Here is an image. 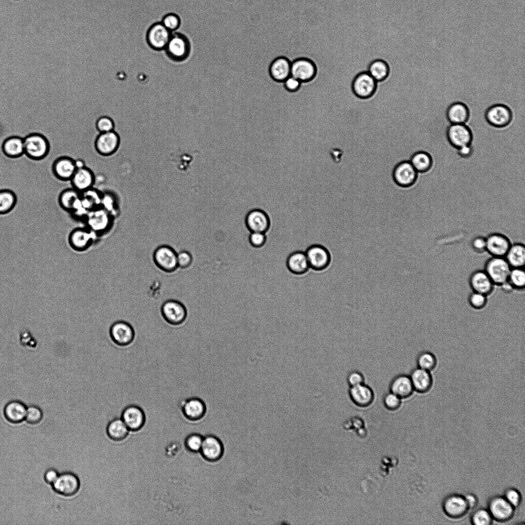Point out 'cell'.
I'll use <instances>...</instances> for the list:
<instances>
[{
    "mask_svg": "<svg viewBox=\"0 0 525 525\" xmlns=\"http://www.w3.org/2000/svg\"><path fill=\"white\" fill-rule=\"evenodd\" d=\"M504 497L514 508L517 507L521 501L520 493L513 488L508 489L505 492Z\"/></svg>",
    "mask_w": 525,
    "mask_h": 525,
    "instance_id": "52",
    "label": "cell"
},
{
    "mask_svg": "<svg viewBox=\"0 0 525 525\" xmlns=\"http://www.w3.org/2000/svg\"><path fill=\"white\" fill-rule=\"evenodd\" d=\"M120 418L129 431H136L144 425L146 415L143 408L136 404L131 403L122 410Z\"/></svg>",
    "mask_w": 525,
    "mask_h": 525,
    "instance_id": "14",
    "label": "cell"
},
{
    "mask_svg": "<svg viewBox=\"0 0 525 525\" xmlns=\"http://www.w3.org/2000/svg\"><path fill=\"white\" fill-rule=\"evenodd\" d=\"M153 258L156 266L162 271L171 273L178 267L177 253L168 245H161L154 250Z\"/></svg>",
    "mask_w": 525,
    "mask_h": 525,
    "instance_id": "10",
    "label": "cell"
},
{
    "mask_svg": "<svg viewBox=\"0 0 525 525\" xmlns=\"http://www.w3.org/2000/svg\"><path fill=\"white\" fill-rule=\"evenodd\" d=\"M267 241L266 233L261 232H250L249 236L250 244L254 248H259L263 247Z\"/></svg>",
    "mask_w": 525,
    "mask_h": 525,
    "instance_id": "50",
    "label": "cell"
},
{
    "mask_svg": "<svg viewBox=\"0 0 525 525\" xmlns=\"http://www.w3.org/2000/svg\"><path fill=\"white\" fill-rule=\"evenodd\" d=\"M15 194L9 189L0 190V214L10 212L16 203Z\"/></svg>",
    "mask_w": 525,
    "mask_h": 525,
    "instance_id": "38",
    "label": "cell"
},
{
    "mask_svg": "<svg viewBox=\"0 0 525 525\" xmlns=\"http://www.w3.org/2000/svg\"><path fill=\"white\" fill-rule=\"evenodd\" d=\"M2 150L8 157L14 158L24 154V138L12 136L7 138L3 143Z\"/></svg>",
    "mask_w": 525,
    "mask_h": 525,
    "instance_id": "32",
    "label": "cell"
},
{
    "mask_svg": "<svg viewBox=\"0 0 525 525\" xmlns=\"http://www.w3.org/2000/svg\"><path fill=\"white\" fill-rule=\"evenodd\" d=\"M80 197L81 193L75 189H66L60 193L59 196V203L64 209L73 211L75 205Z\"/></svg>",
    "mask_w": 525,
    "mask_h": 525,
    "instance_id": "37",
    "label": "cell"
},
{
    "mask_svg": "<svg viewBox=\"0 0 525 525\" xmlns=\"http://www.w3.org/2000/svg\"><path fill=\"white\" fill-rule=\"evenodd\" d=\"M315 64L307 58H299L291 63V75L300 82L312 80L316 75Z\"/></svg>",
    "mask_w": 525,
    "mask_h": 525,
    "instance_id": "18",
    "label": "cell"
},
{
    "mask_svg": "<svg viewBox=\"0 0 525 525\" xmlns=\"http://www.w3.org/2000/svg\"><path fill=\"white\" fill-rule=\"evenodd\" d=\"M75 163L77 169L82 168L86 166L84 161L80 159L75 160Z\"/></svg>",
    "mask_w": 525,
    "mask_h": 525,
    "instance_id": "59",
    "label": "cell"
},
{
    "mask_svg": "<svg viewBox=\"0 0 525 525\" xmlns=\"http://www.w3.org/2000/svg\"><path fill=\"white\" fill-rule=\"evenodd\" d=\"M310 268L316 271L326 270L330 266L331 256L329 251L319 244L310 246L305 252Z\"/></svg>",
    "mask_w": 525,
    "mask_h": 525,
    "instance_id": "9",
    "label": "cell"
},
{
    "mask_svg": "<svg viewBox=\"0 0 525 525\" xmlns=\"http://www.w3.org/2000/svg\"><path fill=\"white\" fill-rule=\"evenodd\" d=\"M473 148L471 145L461 147L457 150L458 154L461 157L467 158L469 157L473 153Z\"/></svg>",
    "mask_w": 525,
    "mask_h": 525,
    "instance_id": "56",
    "label": "cell"
},
{
    "mask_svg": "<svg viewBox=\"0 0 525 525\" xmlns=\"http://www.w3.org/2000/svg\"><path fill=\"white\" fill-rule=\"evenodd\" d=\"M91 236L88 232L84 230H76L70 236L72 245L77 249H83L89 244Z\"/></svg>",
    "mask_w": 525,
    "mask_h": 525,
    "instance_id": "41",
    "label": "cell"
},
{
    "mask_svg": "<svg viewBox=\"0 0 525 525\" xmlns=\"http://www.w3.org/2000/svg\"><path fill=\"white\" fill-rule=\"evenodd\" d=\"M109 336L112 341L119 347H127L132 344L135 339V331L128 322L118 320L110 327Z\"/></svg>",
    "mask_w": 525,
    "mask_h": 525,
    "instance_id": "3",
    "label": "cell"
},
{
    "mask_svg": "<svg viewBox=\"0 0 525 525\" xmlns=\"http://www.w3.org/2000/svg\"><path fill=\"white\" fill-rule=\"evenodd\" d=\"M290 61L285 57L275 58L271 64L269 72L272 78L278 82H284L291 75Z\"/></svg>",
    "mask_w": 525,
    "mask_h": 525,
    "instance_id": "31",
    "label": "cell"
},
{
    "mask_svg": "<svg viewBox=\"0 0 525 525\" xmlns=\"http://www.w3.org/2000/svg\"><path fill=\"white\" fill-rule=\"evenodd\" d=\"M401 399L392 392L389 391L385 394L382 402L385 407L390 411L398 409L401 405Z\"/></svg>",
    "mask_w": 525,
    "mask_h": 525,
    "instance_id": "45",
    "label": "cell"
},
{
    "mask_svg": "<svg viewBox=\"0 0 525 525\" xmlns=\"http://www.w3.org/2000/svg\"><path fill=\"white\" fill-rule=\"evenodd\" d=\"M488 123L495 128H501L508 126L512 120L513 113L510 108L503 104L490 106L485 112Z\"/></svg>",
    "mask_w": 525,
    "mask_h": 525,
    "instance_id": "8",
    "label": "cell"
},
{
    "mask_svg": "<svg viewBox=\"0 0 525 525\" xmlns=\"http://www.w3.org/2000/svg\"><path fill=\"white\" fill-rule=\"evenodd\" d=\"M351 88L353 93L357 97L367 99L372 98L376 94L378 84L367 71H363L354 77Z\"/></svg>",
    "mask_w": 525,
    "mask_h": 525,
    "instance_id": "6",
    "label": "cell"
},
{
    "mask_svg": "<svg viewBox=\"0 0 525 525\" xmlns=\"http://www.w3.org/2000/svg\"><path fill=\"white\" fill-rule=\"evenodd\" d=\"M505 258L512 268H523L525 264V247L521 243L511 244Z\"/></svg>",
    "mask_w": 525,
    "mask_h": 525,
    "instance_id": "35",
    "label": "cell"
},
{
    "mask_svg": "<svg viewBox=\"0 0 525 525\" xmlns=\"http://www.w3.org/2000/svg\"><path fill=\"white\" fill-rule=\"evenodd\" d=\"M161 23L171 31H175L180 26V20L179 16L174 13H169L163 18Z\"/></svg>",
    "mask_w": 525,
    "mask_h": 525,
    "instance_id": "49",
    "label": "cell"
},
{
    "mask_svg": "<svg viewBox=\"0 0 525 525\" xmlns=\"http://www.w3.org/2000/svg\"><path fill=\"white\" fill-rule=\"evenodd\" d=\"M177 260L178 267L181 269H186L191 265L193 257L190 252L184 250L177 253Z\"/></svg>",
    "mask_w": 525,
    "mask_h": 525,
    "instance_id": "51",
    "label": "cell"
},
{
    "mask_svg": "<svg viewBox=\"0 0 525 525\" xmlns=\"http://www.w3.org/2000/svg\"><path fill=\"white\" fill-rule=\"evenodd\" d=\"M469 283L473 292L481 293L487 296L492 292L494 286L484 270L474 271L470 276Z\"/></svg>",
    "mask_w": 525,
    "mask_h": 525,
    "instance_id": "26",
    "label": "cell"
},
{
    "mask_svg": "<svg viewBox=\"0 0 525 525\" xmlns=\"http://www.w3.org/2000/svg\"><path fill=\"white\" fill-rule=\"evenodd\" d=\"M409 161L418 173H423L429 171L433 165L431 155L423 151L414 153L410 156Z\"/></svg>",
    "mask_w": 525,
    "mask_h": 525,
    "instance_id": "36",
    "label": "cell"
},
{
    "mask_svg": "<svg viewBox=\"0 0 525 525\" xmlns=\"http://www.w3.org/2000/svg\"><path fill=\"white\" fill-rule=\"evenodd\" d=\"M367 72L377 83H381L389 77L390 68L386 61L377 58L370 63Z\"/></svg>",
    "mask_w": 525,
    "mask_h": 525,
    "instance_id": "34",
    "label": "cell"
},
{
    "mask_svg": "<svg viewBox=\"0 0 525 525\" xmlns=\"http://www.w3.org/2000/svg\"><path fill=\"white\" fill-rule=\"evenodd\" d=\"M286 265L290 272L298 275L305 274L310 269L306 253L301 251L291 253L287 257Z\"/></svg>",
    "mask_w": 525,
    "mask_h": 525,
    "instance_id": "30",
    "label": "cell"
},
{
    "mask_svg": "<svg viewBox=\"0 0 525 525\" xmlns=\"http://www.w3.org/2000/svg\"><path fill=\"white\" fill-rule=\"evenodd\" d=\"M389 391L396 395L401 399L410 397L414 390L410 376L399 374L394 376L389 384Z\"/></svg>",
    "mask_w": 525,
    "mask_h": 525,
    "instance_id": "24",
    "label": "cell"
},
{
    "mask_svg": "<svg viewBox=\"0 0 525 525\" xmlns=\"http://www.w3.org/2000/svg\"><path fill=\"white\" fill-rule=\"evenodd\" d=\"M70 181L72 188L82 193L93 187L95 177L93 171L85 166L77 169Z\"/></svg>",
    "mask_w": 525,
    "mask_h": 525,
    "instance_id": "25",
    "label": "cell"
},
{
    "mask_svg": "<svg viewBox=\"0 0 525 525\" xmlns=\"http://www.w3.org/2000/svg\"><path fill=\"white\" fill-rule=\"evenodd\" d=\"M418 172L408 160L398 162L392 171V178L396 185L401 188L413 186L418 178Z\"/></svg>",
    "mask_w": 525,
    "mask_h": 525,
    "instance_id": "4",
    "label": "cell"
},
{
    "mask_svg": "<svg viewBox=\"0 0 525 525\" xmlns=\"http://www.w3.org/2000/svg\"><path fill=\"white\" fill-rule=\"evenodd\" d=\"M500 286L501 287L502 289L506 292H510L514 289L513 287L508 280L501 284Z\"/></svg>",
    "mask_w": 525,
    "mask_h": 525,
    "instance_id": "58",
    "label": "cell"
},
{
    "mask_svg": "<svg viewBox=\"0 0 525 525\" xmlns=\"http://www.w3.org/2000/svg\"><path fill=\"white\" fill-rule=\"evenodd\" d=\"M201 457L209 463L219 460L224 453V447L221 440L217 436L208 434L204 437L199 451Z\"/></svg>",
    "mask_w": 525,
    "mask_h": 525,
    "instance_id": "11",
    "label": "cell"
},
{
    "mask_svg": "<svg viewBox=\"0 0 525 525\" xmlns=\"http://www.w3.org/2000/svg\"><path fill=\"white\" fill-rule=\"evenodd\" d=\"M508 281L514 289H523L525 286V272L523 268H512L509 276Z\"/></svg>",
    "mask_w": 525,
    "mask_h": 525,
    "instance_id": "40",
    "label": "cell"
},
{
    "mask_svg": "<svg viewBox=\"0 0 525 525\" xmlns=\"http://www.w3.org/2000/svg\"><path fill=\"white\" fill-rule=\"evenodd\" d=\"M52 169L57 179L67 181L70 180L77 168L74 159L67 156H63L54 161Z\"/></svg>",
    "mask_w": 525,
    "mask_h": 525,
    "instance_id": "22",
    "label": "cell"
},
{
    "mask_svg": "<svg viewBox=\"0 0 525 525\" xmlns=\"http://www.w3.org/2000/svg\"><path fill=\"white\" fill-rule=\"evenodd\" d=\"M488 508L492 518L498 521L510 519L513 516L514 508L504 497L500 496L492 497L489 502Z\"/></svg>",
    "mask_w": 525,
    "mask_h": 525,
    "instance_id": "19",
    "label": "cell"
},
{
    "mask_svg": "<svg viewBox=\"0 0 525 525\" xmlns=\"http://www.w3.org/2000/svg\"><path fill=\"white\" fill-rule=\"evenodd\" d=\"M446 136L449 144L457 150L471 145L473 140L472 131L465 124H451L447 128Z\"/></svg>",
    "mask_w": 525,
    "mask_h": 525,
    "instance_id": "12",
    "label": "cell"
},
{
    "mask_svg": "<svg viewBox=\"0 0 525 525\" xmlns=\"http://www.w3.org/2000/svg\"><path fill=\"white\" fill-rule=\"evenodd\" d=\"M409 376L414 391L425 393L431 388L433 379L430 371L417 367L411 371Z\"/></svg>",
    "mask_w": 525,
    "mask_h": 525,
    "instance_id": "27",
    "label": "cell"
},
{
    "mask_svg": "<svg viewBox=\"0 0 525 525\" xmlns=\"http://www.w3.org/2000/svg\"><path fill=\"white\" fill-rule=\"evenodd\" d=\"M172 31L161 23L153 24L148 29L147 41L149 45L155 50L165 49L172 36Z\"/></svg>",
    "mask_w": 525,
    "mask_h": 525,
    "instance_id": "15",
    "label": "cell"
},
{
    "mask_svg": "<svg viewBox=\"0 0 525 525\" xmlns=\"http://www.w3.org/2000/svg\"><path fill=\"white\" fill-rule=\"evenodd\" d=\"M486 238V251L493 257H504L511 243L509 239L500 233H492Z\"/></svg>",
    "mask_w": 525,
    "mask_h": 525,
    "instance_id": "21",
    "label": "cell"
},
{
    "mask_svg": "<svg viewBox=\"0 0 525 525\" xmlns=\"http://www.w3.org/2000/svg\"><path fill=\"white\" fill-rule=\"evenodd\" d=\"M27 406L18 400L9 401L4 409V415L6 420L12 423L17 424L25 420Z\"/></svg>",
    "mask_w": 525,
    "mask_h": 525,
    "instance_id": "29",
    "label": "cell"
},
{
    "mask_svg": "<svg viewBox=\"0 0 525 525\" xmlns=\"http://www.w3.org/2000/svg\"><path fill=\"white\" fill-rule=\"evenodd\" d=\"M59 473L54 468L47 469L44 474V479L49 484L52 485L57 479Z\"/></svg>",
    "mask_w": 525,
    "mask_h": 525,
    "instance_id": "54",
    "label": "cell"
},
{
    "mask_svg": "<svg viewBox=\"0 0 525 525\" xmlns=\"http://www.w3.org/2000/svg\"><path fill=\"white\" fill-rule=\"evenodd\" d=\"M95 126L99 133H105L114 130V123L110 117L103 116L97 119Z\"/></svg>",
    "mask_w": 525,
    "mask_h": 525,
    "instance_id": "46",
    "label": "cell"
},
{
    "mask_svg": "<svg viewBox=\"0 0 525 525\" xmlns=\"http://www.w3.org/2000/svg\"><path fill=\"white\" fill-rule=\"evenodd\" d=\"M492 517L488 510L480 509L475 511L471 516L473 524L476 525H488L492 521Z\"/></svg>",
    "mask_w": 525,
    "mask_h": 525,
    "instance_id": "43",
    "label": "cell"
},
{
    "mask_svg": "<svg viewBox=\"0 0 525 525\" xmlns=\"http://www.w3.org/2000/svg\"><path fill=\"white\" fill-rule=\"evenodd\" d=\"M416 362L417 367L430 371L435 368L437 360L432 353L423 351L417 356Z\"/></svg>",
    "mask_w": 525,
    "mask_h": 525,
    "instance_id": "39",
    "label": "cell"
},
{
    "mask_svg": "<svg viewBox=\"0 0 525 525\" xmlns=\"http://www.w3.org/2000/svg\"><path fill=\"white\" fill-rule=\"evenodd\" d=\"M165 50L167 55L176 62L186 59L190 52V44L188 38L180 33H172Z\"/></svg>",
    "mask_w": 525,
    "mask_h": 525,
    "instance_id": "7",
    "label": "cell"
},
{
    "mask_svg": "<svg viewBox=\"0 0 525 525\" xmlns=\"http://www.w3.org/2000/svg\"><path fill=\"white\" fill-rule=\"evenodd\" d=\"M346 381L349 387H351L365 383V378L360 371L354 370L348 373Z\"/></svg>",
    "mask_w": 525,
    "mask_h": 525,
    "instance_id": "48",
    "label": "cell"
},
{
    "mask_svg": "<svg viewBox=\"0 0 525 525\" xmlns=\"http://www.w3.org/2000/svg\"><path fill=\"white\" fill-rule=\"evenodd\" d=\"M120 145V137L114 130L99 133L95 138L94 147L97 152L103 156H110L117 150Z\"/></svg>",
    "mask_w": 525,
    "mask_h": 525,
    "instance_id": "16",
    "label": "cell"
},
{
    "mask_svg": "<svg viewBox=\"0 0 525 525\" xmlns=\"http://www.w3.org/2000/svg\"><path fill=\"white\" fill-rule=\"evenodd\" d=\"M348 395L352 402L360 408L370 406L375 398L372 388L365 383L349 387Z\"/></svg>",
    "mask_w": 525,
    "mask_h": 525,
    "instance_id": "20",
    "label": "cell"
},
{
    "mask_svg": "<svg viewBox=\"0 0 525 525\" xmlns=\"http://www.w3.org/2000/svg\"><path fill=\"white\" fill-rule=\"evenodd\" d=\"M203 439L204 436L198 433H192L188 435L185 441L186 449L192 453H200Z\"/></svg>",
    "mask_w": 525,
    "mask_h": 525,
    "instance_id": "42",
    "label": "cell"
},
{
    "mask_svg": "<svg viewBox=\"0 0 525 525\" xmlns=\"http://www.w3.org/2000/svg\"><path fill=\"white\" fill-rule=\"evenodd\" d=\"M469 302L472 308L476 309H481L484 307L487 304V296L473 291L469 296Z\"/></svg>",
    "mask_w": 525,
    "mask_h": 525,
    "instance_id": "47",
    "label": "cell"
},
{
    "mask_svg": "<svg viewBox=\"0 0 525 525\" xmlns=\"http://www.w3.org/2000/svg\"><path fill=\"white\" fill-rule=\"evenodd\" d=\"M511 269L505 257L492 256L486 262L484 270L494 285L500 286L508 280Z\"/></svg>",
    "mask_w": 525,
    "mask_h": 525,
    "instance_id": "5",
    "label": "cell"
},
{
    "mask_svg": "<svg viewBox=\"0 0 525 525\" xmlns=\"http://www.w3.org/2000/svg\"><path fill=\"white\" fill-rule=\"evenodd\" d=\"M245 224L250 232L266 233L270 229L271 221L263 210L255 208L249 211L245 217Z\"/></svg>",
    "mask_w": 525,
    "mask_h": 525,
    "instance_id": "17",
    "label": "cell"
},
{
    "mask_svg": "<svg viewBox=\"0 0 525 525\" xmlns=\"http://www.w3.org/2000/svg\"><path fill=\"white\" fill-rule=\"evenodd\" d=\"M43 418L42 409L36 405L27 406L25 420L30 425H36L41 421Z\"/></svg>",
    "mask_w": 525,
    "mask_h": 525,
    "instance_id": "44",
    "label": "cell"
},
{
    "mask_svg": "<svg viewBox=\"0 0 525 525\" xmlns=\"http://www.w3.org/2000/svg\"><path fill=\"white\" fill-rule=\"evenodd\" d=\"M129 432V429L121 418L112 419L108 422L106 427L107 435L110 441L124 439Z\"/></svg>",
    "mask_w": 525,
    "mask_h": 525,
    "instance_id": "33",
    "label": "cell"
},
{
    "mask_svg": "<svg viewBox=\"0 0 525 525\" xmlns=\"http://www.w3.org/2000/svg\"><path fill=\"white\" fill-rule=\"evenodd\" d=\"M160 313L164 320L172 327H179L187 320L188 312L185 305L174 299L165 301L160 308Z\"/></svg>",
    "mask_w": 525,
    "mask_h": 525,
    "instance_id": "2",
    "label": "cell"
},
{
    "mask_svg": "<svg viewBox=\"0 0 525 525\" xmlns=\"http://www.w3.org/2000/svg\"><path fill=\"white\" fill-rule=\"evenodd\" d=\"M443 509L446 514L451 517L462 516L469 509L465 497L452 494L447 497L443 502Z\"/></svg>",
    "mask_w": 525,
    "mask_h": 525,
    "instance_id": "23",
    "label": "cell"
},
{
    "mask_svg": "<svg viewBox=\"0 0 525 525\" xmlns=\"http://www.w3.org/2000/svg\"><path fill=\"white\" fill-rule=\"evenodd\" d=\"M471 246L477 252L482 253L486 251V238L482 236L475 237L471 242Z\"/></svg>",
    "mask_w": 525,
    "mask_h": 525,
    "instance_id": "53",
    "label": "cell"
},
{
    "mask_svg": "<svg viewBox=\"0 0 525 525\" xmlns=\"http://www.w3.org/2000/svg\"><path fill=\"white\" fill-rule=\"evenodd\" d=\"M469 509L473 508L476 506L477 500L475 496L469 494L465 496Z\"/></svg>",
    "mask_w": 525,
    "mask_h": 525,
    "instance_id": "57",
    "label": "cell"
},
{
    "mask_svg": "<svg viewBox=\"0 0 525 525\" xmlns=\"http://www.w3.org/2000/svg\"><path fill=\"white\" fill-rule=\"evenodd\" d=\"M301 82L290 75L284 81L286 89L291 92L297 90L300 86Z\"/></svg>",
    "mask_w": 525,
    "mask_h": 525,
    "instance_id": "55",
    "label": "cell"
},
{
    "mask_svg": "<svg viewBox=\"0 0 525 525\" xmlns=\"http://www.w3.org/2000/svg\"><path fill=\"white\" fill-rule=\"evenodd\" d=\"M446 117L451 124H465L470 117V110L462 102H455L447 108Z\"/></svg>",
    "mask_w": 525,
    "mask_h": 525,
    "instance_id": "28",
    "label": "cell"
},
{
    "mask_svg": "<svg viewBox=\"0 0 525 525\" xmlns=\"http://www.w3.org/2000/svg\"><path fill=\"white\" fill-rule=\"evenodd\" d=\"M24 154L33 160L45 158L50 151V144L43 134L30 133L24 138Z\"/></svg>",
    "mask_w": 525,
    "mask_h": 525,
    "instance_id": "1",
    "label": "cell"
},
{
    "mask_svg": "<svg viewBox=\"0 0 525 525\" xmlns=\"http://www.w3.org/2000/svg\"><path fill=\"white\" fill-rule=\"evenodd\" d=\"M51 486L56 493L62 496L69 497L75 495L79 491L80 480L74 473L64 472L59 474Z\"/></svg>",
    "mask_w": 525,
    "mask_h": 525,
    "instance_id": "13",
    "label": "cell"
}]
</instances>
